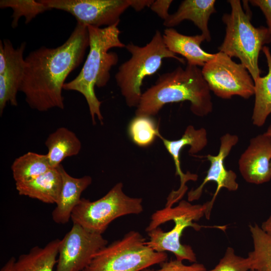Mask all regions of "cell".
<instances>
[{"instance_id":"30bf717a","label":"cell","mask_w":271,"mask_h":271,"mask_svg":"<svg viewBox=\"0 0 271 271\" xmlns=\"http://www.w3.org/2000/svg\"><path fill=\"white\" fill-rule=\"evenodd\" d=\"M107 243L102 234L73 224L60 240L55 271H82Z\"/></svg>"},{"instance_id":"ac0fdd59","label":"cell","mask_w":271,"mask_h":271,"mask_svg":"<svg viewBox=\"0 0 271 271\" xmlns=\"http://www.w3.org/2000/svg\"><path fill=\"white\" fill-rule=\"evenodd\" d=\"M215 3L214 0L183 1L177 11L164 21L163 25L170 28L177 26L184 20L191 21L201 31L206 41L210 42L208 22L210 16L216 12Z\"/></svg>"},{"instance_id":"ffe728a7","label":"cell","mask_w":271,"mask_h":271,"mask_svg":"<svg viewBox=\"0 0 271 271\" xmlns=\"http://www.w3.org/2000/svg\"><path fill=\"white\" fill-rule=\"evenodd\" d=\"M45 144L52 168H57L66 158L77 155L81 143L76 134L65 127L58 128L47 137Z\"/></svg>"},{"instance_id":"3957f363","label":"cell","mask_w":271,"mask_h":271,"mask_svg":"<svg viewBox=\"0 0 271 271\" xmlns=\"http://www.w3.org/2000/svg\"><path fill=\"white\" fill-rule=\"evenodd\" d=\"M118 24L103 28L87 26L89 38L87 58L79 74L63 86L64 90L76 91L83 95L94 124L96 117L101 123L103 119L100 111L101 102L96 96L95 86L106 85L110 78V71L118 61L117 54L109 50L125 47L119 39Z\"/></svg>"},{"instance_id":"836d02e7","label":"cell","mask_w":271,"mask_h":271,"mask_svg":"<svg viewBox=\"0 0 271 271\" xmlns=\"http://www.w3.org/2000/svg\"><path fill=\"white\" fill-rule=\"evenodd\" d=\"M265 133L271 138V125L268 127Z\"/></svg>"},{"instance_id":"52a82bcc","label":"cell","mask_w":271,"mask_h":271,"mask_svg":"<svg viewBox=\"0 0 271 271\" xmlns=\"http://www.w3.org/2000/svg\"><path fill=\"white\" fill-rule=\"evenodd\" d=\"M146 241L140 232L130 231L99 250L82 271H142L167 260L166 252L155 251Z\"/></svg>"},{"instance_id":"4dcf8cb0","label":"cell","mask_w":271,"mask_h":271,"mask_svg":"<svg viewBox=\"0 0 271 271\" xmlns=\"http://www.w3.org/2000/svg\"><path fill=\"white\" fill-rule=\"evenodd\" d=\"M154 0H129L130 7L136 11H140L145 7H150Z\"/></svg>"},{"instance_id":"8992f818","label":"cell","mask_w":271,"mask_h":271,"mask_svg":"<svg viewBox=\"0 0 271 271\" xmlns=\"http://www.w3.org/2000/svg\"><path fill=\"white\" fill-rule=\"evenodd\" d=\"M125 48L131 57L120 65L115 79L130 107H137L142 95L141 86L144 78L155 74L160 68L164 59L173 58L185 63L184 58L176 56L166 47L159 30L146 45L139 46L130 42Z\"/></svg>"},{"instance_id":"603a6c76","label":"cell","mask_w":271,"mask_h":271,"mask_svg":"<svg viewBox=\"0 0 271 271\" xmlns=\"http://www.w3.org/2000/svg\"><path fill=\"white\" fill-rule=\"evenodd\" d=\"M51 168L47 154L31 152L16 158L11 166L16 183L32 180Z\"/></svg>"},{"instance_id":"cb8c5ba5","label":"cell","mask_w":271,"mask_h":271,"mask_svg":"<svg viewBox=\"0 0 271 271\" xmlns=\"http://www.w3.org/2000/svg\"><path fill=\"white\" fill-rule=\"evenodd\" d=\"M253 249L249 258L251 269L255 271H271V237L257 224L249 225Z\"/></svg>"},{"instance_id":"9a60e30c","label":"cell","mask_w":271,"mask_h":271,"mask_svg":"<svg viewBox=\"0 0 271 271\" xmlns=\"http://www.w3.org/2000/svg\"><path fill=\"white\" fill-rule=\"evenodd\" d=\"M271 138L265 132L252 138L240 157L239 170L247 182L261 184L271 179Z\"/></svg>"},{"instance_id":"484cf974","label":"cell","mask_w":271,"mask_h":271,"mask_svg":"<svg viewBox=\"0 0 271 271\" xmlns=\"http://www.w3.org/2000/svg\"><path fill=\"white\" fill-rule=\"evenodd\" d=\"M0 8H10L13 10L11 26L13 28L18 26L21 17L25 18V24H28L38 15L51 10L40 0H1Z\"/></svg>"},{"instance_id":"83f0119b","label":"cell","mask_w":271,"mask_h":271,"mask_svg":"<svg viewBox=\"0 0 271 271\" xmlns=\"http://www.w3.org/2000/svg\"><path fill=\"white\" fill-rule=\"evenodd\" d=\"M161 267L156 270L149 268L142 271H206L205 266L201 263L194 262L190 265L184 264L182 261L177 259L165 261L161 264Z\"/></svg>"},{"instance_id":"6da1fadb","label":"cell","mask_w":271,"mask_h":271,"mask_svg":"<svg viewBox=\"0 0 271 271\" xmlns=\"http://www.w3.org/2000/svg\"><path fill=\"white\" fill-rule=\"evenodd\" d=\"M87 26L77 24L68 39L55 48L42 46L25 58L19 91L29 106L39 111L64 108L62 90L69 74L82 63L89 47Z\"/></svg>"},{"instance_id":"d4e9b609","label":"cell","mask_w":271,"mask_h":271,"mask_svg":"<svg viewBox=\"0 0 271 271\" xmlns=\"http://www.w3.org/2000/svg\"><path fill=\"white\" fill-rule=\"evenodd\" d=\"M128 131L133 142L142 147L151 145L161 135L159 127L151 116H136L129 124Z\"/></svg>"},{"instance_id":"9c48e42d","label":"cell","mask_w":271,"mask_h":271,"mask_svg":"<svg viewBox=\"0 0 271 271\" xmlns=\"http://www.w3.org/2000/svg\"><path fill=\"white\" fill-rule=\"evenodd\" d=\"M201 71L210 90L220 98L238 95L248 99L254 95V82L247 69L223 52L215 53Z\"/></svg>"},{"instance_id":"7a4b0ae2","label":"cell","mask_w":271,"mask_h":271,"mask_svg":"<svg viewBox=\"0 0 271 271\" xmlns=\"http://www.w3.org/2000/svg\"><path fill=\"white\" fill-rule=\"evenodd\" d=\"M189 101L192 113L204 116L212 112L210 90L201 70L187 64L160 75L155 84L142 93L136 116L156 115L166 104Z\"/></svg>"},{"instance_id":"ba28073f","label":"cell","mask_w":271,"mask_h":271,"mask_svg":"<svg viewBox=\"0 0 271 271\" xmlns=\"http://www.w3.org/2000/svg\"><path fill=\"white\" fill-rule=\"evenodd\" d=\"M142 199L126 195L123 184H116L101 198L91 201L82 198L71 216L73 224L102 234L109 224L117 218L129 214H139L143 210Z\"/></svg>"},{"instance_id":"2e32d148","label":"cell","mask_w":271,"mask_h":271,"mask_svg":"<svg viewBox=\"0 0 271 271\" xmlns=\"http://www.w3.org/2000/svg\"><path fill=\"white\" fill-rule=\"evenodd\" d=\"M58 168L62 177V187L52 217L55 223L64 224L71 219L74 209L81 199L82 193L91 184L92 180L88 175L80 178L71 176L62 164Z\"/></svg>"},{"instance_id":"5bb4252c","label":"cell","mask_w":271,"mask_h":271,"mask_svg":"<svg viewBox=\"0 0 271 271\" xmlns=\"http://www.w3.org/2000/svg\"><path fill=\"white\" fill-rule=\"evenodd\" d=\"M168 153L171 156L174 162L176 169V175L180 178V186L179 188L171 192L167 198L166 207H172V205L184 196L187 190L186 185L189 181H196L198 176L196 174L187 172L183 173L181 165L180 157L181 151L185 146H189V153L194 154L203 150L207 144V132L205 128L195 129L193 125H189L186 128L182 137L175 141L167 140L161 134L159 137Z\"/></svg>"},{"instance_id":"4316f807","label":"cell","mask_w":271,"mask_h":271,"mask_svg":"<svg viewBox=\"0 0 271 271\" xmlns=\"http://www.w3.org/2000/svg\"><path fill=\"white\" fill-rule=\"evenodd\" d=\"M250 269L248 257L236 255L234 249L228 247L215 267L206 271H249Z\"/></svg>"},{"instance_id":"d6986e66","label":"cell","mask_w":271,"mask_h":271,"mask_svg":"<svg viewBox=\"0 0 271 271\" xmlns=\"http://www.w3.org/2000/svg\"><path fill=\"white\" fill-rule=\"evenodd\" d=\"M61 187L62 177L58 166L50 169L32 180L16 183L19 195L47 204L56 203Z\"/></svg>"},{"instance_id":"7c38bea8","label":"cell","mask_w":271,"mask_h":271,"mask_svg":"<svg viewBox=\"0 0 271 271\" xmlns=\"http://www.w3.org/2000/svg\"><path fill=\"white\" fill-rule=\"evenodd\" d=\"M26 43L14 48L8 39L0 41V115L8 103L18 105L17 94L22 82L25 60L24 52Z\"/></svg>"},{"instance_id":"44dd1931","label":"cell","mask_w":271,"mask_h":271,"mask_svg":"<svg viewBox=\"0 0 271 271\" xmlns=\"http://www.w3.org/2000/svg\"><path fill=\"white\" fill-rule=\"evenodd\" d=\"M60 239L50 241L44 247L36 246L16 261V271H54L57 262Z\"/></svg>"},{"instance_id":"5b68a950","label":"cell","mask_w":271,"mask_h":271,"mask_svg":"<svg viewBox=\"0 0 271 271\" xmlns=\"http://www.w3.org/2000/svg\"><path fill=\"white\" fill-rule=\"evenodd\" d=\"M227 2L231 10L222 17L226 32L218 50L231 58H238L255 81L261 72L258 63L260 51L265 44L271 42V34L267 27L256 28L252 25L251 13L243 10L240 1Z\"/></svg>"},{"instance_id":"f546056e","label":"cell","mask_w":271,"mask_h":271,"mask_svg":"<svg viewBox=\"0 0 271 271\" xmlns=\"http://www.w3.org/2000/svg\"><path fill=\"white\" fill-rule=\"evenodd\" d=\"M252 5L258 7L262 12L266 19L267 29L271 34V0H251Z\"/></svg>"},{"instance_id":"f1b7e54d","label":"cell","mask_w":271,"mask_h":271,"mask_svg":"<svg viewBox=\"0 0 271 271\" xmlns=\"http://www.w3.org/2000/svg\"><path fill=\"white\" fill-rule=\"evenodd\" d=\"M172 2L173 1L172 0L154 1L150 8L152 11L164 20V21L167 19L170 15L169 14L168 11Z\"/></svg>"},{"instance_id":"d590c367","label":"cell","mask_w":271,"mask_h":271,"mask_svg":"<svg viewBox=\"0 0 271 271\" xmlns=\"http://www.w3.org/2000/svg\"><path fill=\"white\" fill-rule=\"evenodd\" d=\"M270 166H271V162H270Z\"/></svg>"},{"instance_id":"4fadbf2b","label":"cell","mask_w":271,"mask_h":271,"mask_svg":"<svg viewBox=\"0 0 271 271\" xmlns=\"http://www.w3.org/2000/svg\"><path fill=\"white\" fill-rule=\"evenodd\" d=\"M238 141L236 135L226 133L220 138V145L218 153L216 156L210 154L206 157L210 162V167L207 175L200 185L195 190H191L188 193L189 201H193L200 198L206 184L210 181L215 182L217 184L216 190L212 199L207 202V207L205 216L209 219L213 203L220 190L226 188L230 191L238 189V184L236 182L237 176L232 170H227L224 166V160L230 151Z\"/></svg>"},{"instance_id":"7402d4cb","label":"cell","mask_w":271,"mask_h":271,"mask_svg":"<svg viewBox=\"0 0 271 271\" xmlns=\"http://www.w3.org/2000/svg\"><path fill=\"white\" fill-rule=\"evenodd\" d=\"M268 66V73L259 77L254 82L255 100L252 114V123L262 126L271 113V53L269 48L264 46L262 49Z\"/></svg>"},{"instance_id":"8fae6325","label":"cell","mask_w":271,"mask_h":271,"mask_svg":"<svg viewBox=\"0 0 271 271\" xmlns=\"http://www.w3.org/2000/svg\"><path fill=\"white\" fill-rule=\"evenodd\" d=\"M51 10L67 12L77 23L101 28L119 24L129 0H40Z\"/></svg>"},{"instance_id":"277c9868","label":"cell","mask_w":271,"mask_h":271,"mask_svg":"<svg viewBox=\"0 0 271 271\" xmlns=\"http://www.w3.org/2000/svg\"><path fill=\"white\" fill-rule=\"evenodd\" d=\"M207 206L206 202L202 205H192L181 200L175 207H165L156 211L152 215L146 228L149 237L147 244L157 252L173 253L177 260L196 262V255L192 248L182 244L181 237L188 227L196 230L204 227L193 221L199 220L205 215Z\"/></svg>"},{"instance_id":"d6a6232c","label":"cell","mask_w":271,"mask_h":271,"mask_svg":"<svg viewBox=\"0 0 271 271\" xmlns=\"http://www.w3.org/2000/svg\"><path fill=\"white\" fill-rule=\"evenodd\" d=\"M260 227L267 235L271 237V215L262 223Z\"/></svg>"},{"instance_id":"e0dca14e","label":"cell","mask_w":271,"mask_h":271,"mask_svg":"<svg viewBox=\"0 0 271 271\" xmlns=\"http://www.w3.org/2000/svg\"><path fill=\"white\" fill-rule=\"evenodd\" d=\"M163 38L166 47L175 54L183 56L187 64L203 67L215 56V54L208 53L202 49L201 44L206 40L202 34L187 36L170 28L165 30Z\"/></svg>"},{"instance_id":"1f68e13d","label":"cell","mask_w":271,"mask_h":271,"mask_svg":"<svg viewBox=\"0 0 271 271\" xmlns=\"http://www.w3.org/2000/svg\"><path fill=\"white\" fill-rule=\"evenodd\" d=\"M16 261L15 258L12 257L3 266L1 271H16L15 266Z\"/></svg>"},{"instance_id":"e575fe53","label":"cell","mask_w":271,"mask_h":271,"mask_svg":"<svg viewBox=\"0 0 271 271\" xmlns=\"http://www.w3.org/2000/svg\"><path fill=\"white\" fill-rule=\"evenodd\" d=\"M249 271H255V270H253V269H250Z\"/></svg>"}]
</instances>
